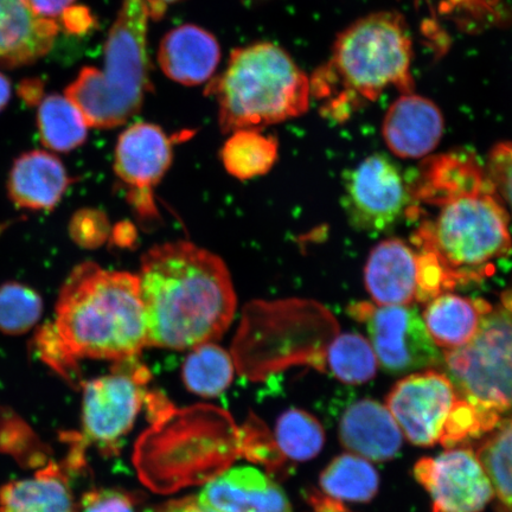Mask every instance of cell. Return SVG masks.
Returning <instances> with one entry per match:
<instances>
[{"instance_id": "ffe728a7", "label": "cell", "mask_w": 512, "mask_h": 512, "mask_svg": "<svg viewBox=\"0 0 512 512\" xmlns=\"http://www.w3.org/2000/svg\"><path fill=\"white\" fill-rule=\"evenodd\" d=\"M72 182L61 160L49 152L31 151L19 157L9 177V195L17 207L50 210Z\"/></svg>"}, {"instance_id": "d6a6232c", "label": "cell", "mask_w": 512, "mask_h": 512, "mask_svg": "<svg viewBox=\"0 0 512 512\" xmlns=\"http://www.w3.org/2000/svg\"><path fill=\"white\" fill-rule=\"evenodd\" d=\"M485 170L512 219V143L496 144Z\"/></svg>"}, {"instance_id": "ac0fdd59", "label": "cell", "mask_w": 512, "mask_h": 512, "mask_svg": "<svg viewBox=\"0 0 512 512\" xmlns=\"http://www.w3.org/2000/svg\"><path fill=\"white\" fill-rule=\"evenodd\" d=\"M220 57L221 49L216 38L192 24L168 32L158 51L164 74L184 86H197L209 80Z\"/></svg>"}, {"instance_id": "7c38bea8", "label": "cell", "mask_w": 512, "mask_h": 512, "mask_svg": "<svg viewBox=\"0 0 512 512\" xmlns=\"http://www.w3.org/2000/svg\"><path fill=\"white\" fill-rule=\"evenodd\" d=\"M458 398L450 377L426 369L396 383L386 403L402 434L413 445L432 447L439 443L447 415Z\"/></svg>"}, {"instance_id": "8d00e7d4", "label": "cell", "mask_w": 512, "mask_h": 512, "mask_svg": "<svg viewBox=\"0 0 512 512\" xmlns=\"http://www.w3.org/2000/svg\"><path fill=\"white\" fill-rule=\"evenodd\" d=\"M62 18L64 27L74 34L86 31L93 22L88 10L82 6H78V8L72 6L63 12Z\"/></svg>"}, {"instance_id": "4fadbf2b", "label": "cell", "mask_w": 512, "mask_h": 512, "mask_svg": "<svg viewBox=\"0 0 512 512\" xmlns=\"http://www.w3.org/2000/svg\"><path fill=\"white\" fill-rule=\"evenodd\" d=\"M171 162V140L155 124L132 125L119 137L114 153L115 175L130 188L128 198L145 219L158 216L152 190Z\"/></svg>"}, {"instance_id": "6da1fadb", "label": "cell", "mask_w": 512, "mask_h": 512, "mask_svg": "<svg viewBox=\"0 0 512 512\" xmlns=\"http://www.w3.org/2000/svg\"><path fill=\"white\" fill-rule=\"evenodd\" d=\"M411 182L413 245L432 254L456 287L482 281L511 253L508 210L470 153L427 159Z\"/></svg>"}, {"instance_id": "30bf717a", "label": "cell", "mask_w": 512, "mask_h": 512, "mask_svg": "<svg viewBox=\"0 0 512 512\" xmlns=\"http://www.w3.org/2000/svg\"><path fill=\"white\" fill-rule=\"evenodd\" d=\"M343 198L352 226L363 232H386L406 217L412 183L392 160L375 153L345 177Z\"/></svg>"}, {"instance_id": "74e56055", "label": "cell", "mask_w": 512, "mask_h": 512, "mask_svg": "<svg viewBox=\"0 0 512 512\" xmlns=\"http://www.w3.org/2000/svg\"><path fill=\"white\" fill-rule=\"evenodd\" d=\"M145 512H217L213 509L206 507L200 502L197 497H187L172 501L158 507L151 508Z\"/></svg>"}, {"instance_id": "f546056e", "label": "cell", "mask_w": 512, "mask_h": 512, "mask_svg": "<svg viewBox=\"0 0 512 512\" xmlns=\"http://www.w3.org/2000/svg\"><path fill=\"white\" fill-rule=\"evenodd\" d=\"M502 420V415L489 408L476 405L459 395L450 414L447 415L439 444L453 448L471 439L489 434Z\"/></svg>"}, {"instance_id": "e575fe53", "label": "cell", "mask_w": 512, "mask_h": 512, "mask_svg": "<svg viewBox=\"0 0 512 512\" xmlns=\"http://www.w3.org/2000/svg\"><path fill=\"white\" fill-rule=\"evenodd\" d=\"M82 503V512H134L132 497L117 490L91 492Z\"/></svg>"}, {"instance_id": "60d3db41", "label": "cell", "mask_w": 512, "mask_h": 512, "mask_svg": "<svg viewBox=\"0 0 512 512\" xmlns=\"http://www.w3.org/2000/svg\"><path fill=\"white\" fill-rule=\"evenodd\" d=\"M11 98V82L0 73V112L4 110Z\"/></svg>"}, {"instance_id": "8992f818", "label": "cell", "mask_w": 512, "mask_h": 512, "mask_svg": "<svg viewBox=\"0 0 512 512\" xmlns=\"http://www.w3.org/2000/svg\"><path fill=\"white\" fill-rule=\"evenodd\" d=\"M145 0H123L107 36L105 68H83L66 95L88 126L113 128L127 123L143 106L150 91Z\"/></svg>"}, {"instance_id": "d590c367", "label": "cell", "mask_w": 512, "mask_h": 512, "mask_svg": "<svg viewBox=\"0 0 512 512\" xmlns=\"http://www.w3.org/2000/svg\"><path fill=\"white\" fill-rule=\"evenodd\" d=\"M74 2L75 0H24V3L36 16L51 19V21L72 8Z\"/></svg>"}, {"instance_id": "d6986e66", "label": "cell", "mask_w": 512, "mask_h": 512, "mask_svg": "<svg viewBox=\"0 0 512 512\" xmlns=\"http://www.w3.org/2000/svg\"><path fill=\"white\" fill-rule=\"evenodd\" d=\"M59 25L38 17L24 0H0V66L21 67L53 47Z\"/></svg>"}, {"instance_id": "e0dca14e", "label": "cell", "mask_w": 512, "mask_h": 512, "mask_svg": "<svg viewBox=\"0 0 512 512\" xmlns=\"http://www.w3.org/2000/svg\"><path fill=\"white\" fill-rule=\"evenodd\" d=\"M338 432L347 450L371 462H388L402 447L403 434L392 413L374 399L351 403L342 414Z\"/></svg>"}, {"instance_id": "7a4b0ae2", "label": "cell", "mask_w": 512, "mask_h": 512, "mask_svg": "<svg viewBox=\"0 0 512 512\" xmlns=\"http://www.w3.org/2000/svg\"><path fill=\"white\" fill-rule=\"evenodd\" d=\"M147 347L192 349L221 338L232 324L236 294L220 256L188 241L152 247L138 274Z\"/></svg>"}, {"instance_id": "4316f807", "label": "cell", "mask_w": 512, "mask_h": 512, "mask_svg": "<svg viewBox=\"0 0 512 512\" xmlns=\"http://www.w3.org/2000/svg\"><path fill=\"white\" fill-rule=\"evenodd\" d=\"M476 453L494 489L498 511L512 512V415L498 422Z\"/></svg>"}, {"instance_id": "603a6c76", "label": "cell", "mask_w": 512, "mask_h": 512, "mask_svg": "<svg viewBox=\"0 0 512 512\" xmlns=\"http://www.w3.org/2000/svg\"><path fill=\"white\" fill-rule=\"evenodd\" d=\"M322 494L339 502L369 503L380 489V476L369 460L354 453L341 454L319 478Z\"/></svg>"}, {"instance_id": "7402d4cb", "label": "cell", "mask_w": 512, "mask_h": 512, "mask_svg": "<svg viewBox=\"0 0 512 512\" xmlns=\"http://www.w3.org/2000/svg\"><path fill=\"white\" fill-rule=\"evenodd\" d=\"M0 512H74L67 478L59 467L50 465L32 478L4 485Z\"/></svg>"}, {"instance_id": "1f68e13d", "label": "cell", "mask_w": 512, "mask_h": 512, "mask_svg": "<svg viewBox=\"0 0 512 512\" xmlns=\"http://www.w3.org/2000/svg\"><path fill=\"white\" fill-rule=\"evenodd\" d=\"M35 350L38 357L66 379H72L76 371V363L67 354L54 323L42 326L35 337Z\"/></svg>"}, {"instance_id": "ba28073f", "label": "cell", "mask_w": 512, "mask_h": 512, "mask_svg": "<svg viewBox=\"0 0 512 512\" xmlns=\"http://www.w3.org/2000/svg\"><path fill=\"white\" fill-rule=\"evenodd\" d=\"M149 370L136 358L115 364L111 375L83 383V439L102 451H114L132 430L144 400Z\"/></svg>"}, {"instance_id": "2e32d148", "label": "cell", "mask_w": 512, "mask_h": 512, "mask_svg": "<svg viewBox=\"0 0 512 512\" xmlns=\"http://www.w3.org/2000/svg\"><path fill=\"white\" fill-rule=\"evenodd\" d=\"M197 498L217 512H292L285 491L254 467L222 473Z\"/></svg>"}, {"instance_id": "f35d334b", "label": "cell", "mask_w": 512, "mask_h": 512, "mask_svg": "<svg viewBox=\"0 0 512 512\" xmlns=\"http://www.w3.org/2000/svg\"><path fill=\"white\" fill-rule=\"evenodd\" d=\"M313 512H351L343 502L337 501V499L331 498L322 494V492H316L310 498Z\"/></svg>"}, {"instance_id": "ab89813d", "label": "cell", "mask_w": 512, "mask_h": 512, "mask_svg": "<svg viewBox=\"0 0 512 512\" xmlns=\"http://www.w3.org/2000/svg\"><path fill=\"white\" fill-rule=\"evenodd\" d=\"M149 8L150 18L160 19L164 16L166 9L170 4L179 2V0H145Z\"/></svg>"}, {"instance_id": "cb8c5ba5", "label": "cell", "mask_w": 512, "mask_h": 512, "mask_svg": "<svg viewBox=\"0 0 512 512\" xmlns=\"http://www.w3.org/2000/svg\"><path fill=\"white\" fill-rule=\"evenodd\" d=\"M37 124L43 145L51 151L70 152L86 142L87 121L67 96L44 98L38 107Z\"/></svg>"}, {"instance_id": "4dcf8cb0", "label": "cell", "mask_w": 512, "mask_h": 512, "mask_svg": "<svg viewBox=\"0 0 512 512\" xmlns=\"http://www.w3.org/2000/svg\"><path fill=\"white\" fill-rule=\"evenodd\" d=\"M43 302L40 294L19 283L0 286V332L17 336L40 322Z\"/></svg>"}, {"instance_id": "52a82bcc", "label": "cell", "mask_w": 512, "mask_h": 512, "mask_svg": "<svg viewBox=\"0 0 512 512\" xmlns=\"http://www.w3.org/2000/svg\"><path fill=\"white\" fill-rule=\"evenodd\" d=\"M443 358L462 398L501 415L512 412V291L491 306L469 343Z\"/></svg>"}, {"instance_id": "484cf974", "label": "cell", "mask_w": 512, "mask_h": 512, "mask_svg": "<svg viewBox=\"0 0 512 512\" xmlns=\"http://www.w3.org/2000/svg\"><path fill=\"white\" fill-rule=\"evenodd\" d=\"M234 366L228 352L213 342L197 345L185 358L182 377L191 393L216 398L233 381Z\"/></svg>"}, {"instance_id": "d4e9b609", "label": "cell", "mask_w": 512, "mask_h": 512, "mask_svg": "<svg viewBox=\"0 0 512 512\" xmlns=\"http://www.w3.org/2000/svg\"><path fill=\"white\" fill-rule=\"evenodd\" d=\"M277 158V139L256 130L234 132L221 151L224 168L241 181L266 175Z\"/></svg>"}, {"instance_id": "5bb4252c", "label": "cell", "mask_w": 512, "mask_h": 512, "mask_svg": "<svg viewBox=\"0 0 512 512\" xmlns=\"http://www.w3.org/2000/svg\"><path fill=\"white\" fill-rule=\"evenodd\" d=\"M445 121L430 99L413 93L402 94L384 117L382 134L388 149L405 159L430 155L443 138Z\"/></svg>"}, {"instance_id": "836d02e7", "label": "cell", "mask_w": 512, "mask_h": 512, "mask_svg": "<svg viewBox=\"0 0 512 512\" xmlns=\"http://www.w3.org/2000/svg\"><path fill=\"white\" fill-rule=\"evenodd\" d=\"M73 240L83 248L100 247L110 234V224L102 211L82 209L73 216L69 224Z\"/></svg>"}, {"instance_id": "9a60e30c", "label": "cell", "mask_w": 512, "mask_h": 512, "mask_svg": "<svg viewBox=\"0 0 512 512\" xmlns=\"http://www.w3.org/2000/svg\"><path fill=\"white\" fill-rule=\"evenodd\" d=\"M418 251L400 239L381 241L364 267V284L373 303L413 306L418 303Z\"/></svg>"}, {"instance_id": "44dd1931", "label": "cell", "mask_w": 512, "mask_h": 512, "mask_svg": "<svg viewBox=\"0 0 512 512\" xmlns=\"http://www.w3.org/2000/svg\"><path fill=\"white\" fill-rule=\"evenodd\" d=\"M491 306L447 292L428 302L421 316L435 345L450 351L471 341Z\"/></svg>"}, {"instance_id": "f1b7e54d", "label": "cell", "mask_w": 512, "mask_h": 512, "mask_svg": "<svg viewBox=\"0 0 512 512\" xmlns=\"http://www.w3.org/2000/svg\"><path fill=\"white\" fill-rule=\"evenodd\" d=\"M275 438L281 454L294 462H307L318 456L325 444L320 422L302 409H288L277 421Z\"/></svg>"}, {"instance_id": "9c48e42d", "label": "cell", "mask_w": 512, "mask_h": 512, "mask_svg": "<svg viewBox=\"0 0 512 512\" xmlns=\"http://www.w3.org/2000/svg\"><path fill=\"white\" fill-rule=\"evenodd\" d=\"M349 315L364 326L377 361L390 374L431 369L443 361L414 306L361 302L350 305Z\"/></svg>"}, {"instance_id": "3957f363", "label": "cell", "mask_w": 512, "mask_h": 512, "mask_svg": "<svg viewBox=\"0 0 512 512\" xmlns=\"http://www.w3.org/2000/svg\"><path fill=\"white\" fill-rule=\"evenodd\" d=\"M54 326L76 364L81 358H137L147 347L138 274L104 270L95 262L76 266L61 288Z\"/></svg>"}, {"instance_id": "5b68a950", "label": "cell", "mask_w": 512, "mask_h": 512, "mask_svg": "<svg viewBox=\"0 0 512 512\" xmlns=\"http://www.w3.org/2000/svg\"><path fill=\"white\" fill-rule=\"evenodd\" d=\"M207 94L219 104L224 133L258 131L306 113L311 85L285 50L262 42L235 49Z\"/></svg>"}, {"instance_id": "83f0119b", "label": "cell", "mask_w": 512, "mask_h": 512, "mask_svg": "<svg viewBox=\"0 0 512 512\" xmlns=\"http://www.w3.org/2000/svg\"><path fill=\"white\" fill-rule=\"evenodd\" d=\"M377 363L379 361L368 339L352 332L338 336L325 354V366L330 374L348 384L373 380Z\"/></svg>"}, {"instance_id": "8fae6325", "label": "cell", "mask_w": 512, "mask_h": 512, "mask_svg": "<svg viewBox=\"0 0 512 512\" xmlns=\"http://www.w3.org/2000/svg\"><path fill=\"white\" fill-rule=\"evenodd\" d=\"M414 476L431 496L433 512H482L495 498L471 448H448L438 457L422 458L414 466Z\"/></svg>"}, {"instance_id": "277c9868", "label": "cell", "mask_w": 512, "mask_h": 512, "mask_svg": "<svg viewBox=\"0 0 512 512\" xmlns=\"http://www.w3.org/2000/svg\"><path fill=\"white\" fill-rule=\"evenodd\" d=\"M413 44L405 19L375 12L339 34L328 63L313 76L311 94L323 102V114L344 121L390 87L413 93Z\"/></svg>"}]
</instances>
